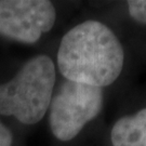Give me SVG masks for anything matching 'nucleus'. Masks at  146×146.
<instances>
[{
  "label": "nucleus",
  "mask_w": 146,
  "mask_h": 146,
  "mask_svg": "<svg viewBox=\"0 0 146 146\" xmlns=\"http://www.w3.org/2000/svg\"><path fill=\"white\" fill-rule=\"evenodd\" d=\"M125 53L114 31L99 21H86L68 31L58 51V69L66 80L98 88L115 82Z\"/></svg>",
  "instance_id": "obj_1"
},
{
  "label": "nucleus",
  "mask_w": 146,
  "mask_h": 146,
  "mask_svg": "<svg viewBox=\"0 0 146 146\" xmlns=\"http://www.w3.org/2000/svg\"><path fill=\"white\" fill-rule=\"evenodd\" d=\"M55 84V67L47 55L27 61L9 82L0 84V114L35 125L46 115Z\"/></svg>",
  "instance_id": "obj_2"
},
{
  "label": "nucleus",
  "mask_w": 146,
  "mask_h": 146,
  "mask_svg": "<svg viewBox=\"0 0 146 146\" xmlns=\"http://www.w3.org/2000/svg\"><path fill=\"white\" fill-rule=\"evenodd\" d=\"M103 99L102 88L64 81L49 106V123L54 136L63 142L76 137L84 125L101 113Z\"/></svg>",
  "instance_id": "obj_3"
},
{
  "label": "nucleus",
  "mask_w": 146,
  "mask_h": 146,
  "mask_svg": "<svg viewBox=\"0 0 146 146\" xmlns=\"http://www.w3.org/2000/svg\"><path fill=\"white\" fill-rule=\"evenodd\" d=\"M55 19V8L47 0H0V35L12 40L35 43Z\"/></svg>",
  "instance_id": "obj_4"
},
{
  "label": "nucleus",
  "mask_w": 146,
  "mask_h": 146,
  "mask_svg": "<svg viewBox=\"0 0 146 146\" xmlns=\"http://www.w3.org/2000/svg\"><path fill=\"white\" fill-rule=\"evenodd\" d=\"M110 140L113 146H146V107L117 120Z\"/></svg>",
  "instance_id": "obj_5"
},
{
  "label": "nucleus",
  "mask_w": 146,
  "mask_h": 146,
  "mask_svg": "<svg viewBox=\"0 0 146 146\" xmlns=\"http://www.w3.org/2000/svg\"><path fill=\"white\" fill-rule=\"evenodd\" d=\"M131 17L141 24H146V0H131L128 2Z\"/></svg>",
  "instance_id": "obj_6"
},
{
  "label": "nucleus",
  "mask_w": 146,
  "mask_h": 146,
  "mask_svg": "<svg viewBox=\"0 0 146 146\" xmlns=\"http://www.w3.org/2000/svg\"><path fill=\"white\" fill-rule=\"evenodd\" d=\"M13 136L11 131L3 123L0 122V146H11Z\"/></svg>",
  "instance_id": "obj_7"
}]
</instances>
